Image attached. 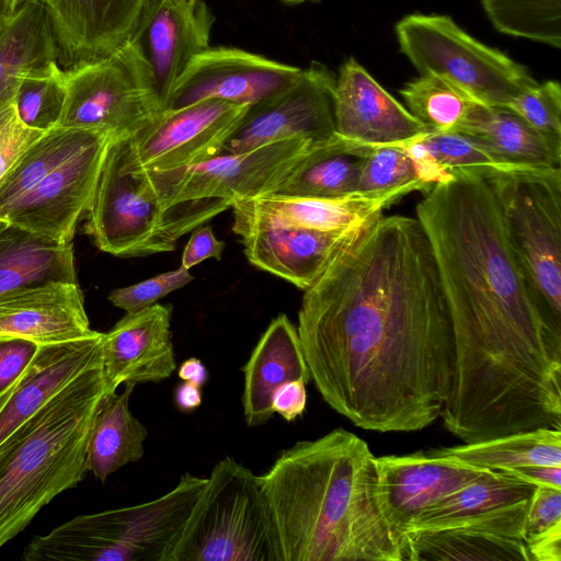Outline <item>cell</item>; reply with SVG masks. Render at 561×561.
<instances>
[{
	"label": "cell",
	"mask_w": 561,
	"mask_h": 561,
	"mask_svg": "<svg viewBox=\"0 0 561 561\" xmlns=\"http://www.w3.org/2000/svg\"><path fill=\"white\" fill-rule=\"evenodd\" d=\"M193 276L184 266L158 274L140 283L114 289L108 300L126 312H134L154 305L159 299L191 283Z\"/></svg>",
	"instance_id": "cell-41"
},
{
	"label": "cell",
	"mask_w": 561,
	"mask_h": 561,
	"mask_svg": "<svg viewBox=\"0 0 561 561\" xmlns=\"http://www.w3.org/2000/svg\"><path fill=\"white\" fill-rule=\"evenodd\" d=\"M38 347L26 339L0 335V394L22 375Z\"/></svg>",
	"instance_id": "cell-43"
},
{
	"label": "cell",
	"mask_w": 561,
	"mask_h": 561,
	"mask_svg": "<svg viewBox=\"0 0 561 561\" xmlns=\"http://www.w3.org/2000/svg\"><path fill=\"white\" fill-rule=\"evenodd\" d=\"M300 72L297 66L242 48L209 46L188 62L165 108L208 99L251 106L286 88Z\"/></svg>",
	"instance_id": "cell-15"
},
{
	"label": "cell",
	"mask_w": 561,
	"mask_h": 561,
	"mask_svg": "<svg viewBox=\"0 0 561 561\" xmlns=\"http://www.w3.org/2000/svg\"><path fill=\"white\" fill-rule=\"evenodd\" d=\"M437 263L455 342L442 411L465 443L561 430V331L531 298L484 178L456 175L416 206Z\"/></svg>",
	"instance_id": "cell-2"
},
{
	"label": "cell",
	"mask_w": 561,
	"mask_h": 561,
	"mask_svg": "<svg viewBox=\"0 0 561 561\" xmlns=\"http://www.w3.org/2000/svg\"><path fill=\"white\" fill-rule=\"evenodd\" d=\"M525 119L546 145L561 156V87L556 80L536 83L506 106Z\"/></svg>",
	"instance_id": "cell-40"
},
{
	"label": "cell",
	"mask_w": 561,
	"mask_h": 561,
	"mask_svg": "<svg viewBox=\"0 0 561 561\" xmlns=\"http://www.w3.org/2000/svg\"><path fill=\"white\" fill-rule=\"evenodd\" d=\"M104 333L39 345L22 375L0 394V444L91 365L103 358Z\"/></svg>",
	"instance_id": "cell-23"
},
{
	"label": "cell",
	"mask_w": 561,
	"mask_h": 561,
	"mask_svg": "<svg viewBox=\"0 0 561 561\" xmlns=\"http://www.w3.org/2000/svg\"><path fill=\"white\" fill-rule=\"evenodd\" d=\"M114 138L111 133L99 130L87 145L2 211L0 218L58 242H72L77 224L89 209Z\"/></svg>",
	"instance_id": "cell-14"
},
{
	"label": "cell",
	"mask_w": 561,
	"mask_h": 561,
	"mask_svg": "<svg viewBox=\"0 0 561 561\" xmlns=\"http://www.w3.org/2000/svg\"><path fill=\"white\" fill-rule=\"evenodd\" d=\"M58 126L131 136L161 111L148 65L133 42L98 60L62 69Z\"/></svg>",
	"instance_id": "cell-10"
},
{
	"label": "cell",
	"mask_w": 561,
	"mask_h": 561,
	"mask_svg": "<svg viewBox=\"0 0 561 561\" xmlns=\"http://www.w3.org/2000/svg\"><path fill=\"white\" fill-rule=\"evenodd\" d=\"M230 207L219 198L168 206L150 172L135 163L129 136L117 137L104 158L84 230L105 253L148 256L173 251L181 237Z\"/></svg>",
	"instance_id": "cell-5"
},
{
	"label": "cell",
	"mask_w": 561,
	"mask_h": 561,
	"mask_svg": "<svg viewBox=\"0 0 561 561\" xmlns=\"http://www.w3.org/2000/svg\"><path fill=\"white\" fill-rule=\"evenodd\" d=\"M243 415L248 426L267 423L274 414L272 399L282 385L311 380L297 327L282 313L274 318L242 367Z\"/></svg>",
	"instance_id": "cell-25"
},
{
	"label": "cell",
	"mask_w": 561,
	"mask_h": 561,
	"mask_svg": "<svg viewBox=\"0 0 561 561\" xmlns=\"http://www.w3.org/2000/svg\"><path fill=\"white\" fill-rule=\"evenodd\" d=\"M93 332L79 283H53L0 298V335L45 345Z\"/></svg>",
	"instance_id": "cell-24"
},
{
	"label": "cell",
	"mask_w": 561,
	"mask_h": 561,
	"mask_svg": "<svg viewBox=\"0 0 561 561\" xmlns=\"http://www.w3.org/2000/svg\"><path fill=\"white\" fill-rule=\"evenodd\" d=\"M174 402L182 412H191L197 409L202 403L201 387L188 381H182L174 390Z\"/></svg>",
	"instance_id": "cell-49"
},
{
	"label": "cell",
	"mask_w": 561,
	"mask_h": 561,
	"mask_svg": "<svg viewBox=\"0 0 561 561\" xmlns=\"http://www.w3.org/2000/svg\"><path fill=\"white\" fill-rule=\"evenodd\" d=\"M428 453L493 471L528 466L561 467V430L537 428Z\"/></svg>",
	"instance_id": "cell-32"
},
{
	"label": "cell",
	"mask_w": 561,
	"mask_h": 561,
	"mask_svg": "<svg viewBox=\"0 0 561 561\" xmlns=\"http://www.w3.org/2000/svg\"><path fill=\"white\" fill-rule=\"evenodd\" d=\"M169 561H283L260 477L229 456L218 461Z\"/></svg>",
	"instance_id": "cell-7"
},
{
	"label": "cell",
	"mask_w": 561,
	"mask_h": 561,
	"mask_svg": "<svg viewBox=\"0 0 561 561\" xmlns=\"http://www.w3.org/2000/svg\"><path fill=\"white\" fill-rule=\"evenodd\" d=\"M65 102L62 69L57 61L27 72L21 79L13 98L21 122L41 131L58 126Z\"/></svg>",
	"instance_id": "cell-38"
},
{
	"label": "cell",
	"mask_w": 561,
	"mask_h": 561,
	"mask_svg": "<svg viewBox=\"0 0 561 561\" xmlns=\"http://www.w3.org/2000/svg\"><path fill=\"white\" fill-rule=\"evenodd\" d=\"M307 382L302 379L291 380L282 385L272 399L274 413H278L287 422L300 416L307 404Z\"/></svg>",
	"instance_id": "cell-46"
},
{
	"label": "cell",
	"mask_w": 561,
	"mask_h": 561,
	"mask_svg": "<svg viewBox=\"0 0 561 561\" xmlns=\"http://www.w3.org/2000/svg\"><path fill=\"white\" fill-rule=\"evenodd\" d=\"M396 34L421 75L448 82L477 103L506 107L537 83L525 66L477 41L447 15H407Z\"/></svg>",
	"instance_id": "cell-9"
},
{
	"label": "cell",
	"mask_w": 561,
	"mask_h": 561,
	"mask_svg": "<svg viewBox=\"0 0 561 561\" xmlns=\"http://www.w3.org/2000/svg\"><path fill=\"white\" fill-rule=\"evenodd\" d=\"M297 331L322 399L355 426L414 432L440 416L454 332L417 218L373 219L305 290Z\"/></svg>",
	"instance_id": "cell-1"
},
{
	"label": "cell",
	"mask_w": 561,
	"mask_h": 561,
	"mask_svg": "<svg viewBox=\"0 0 561 561\" xmlns=\"http://www.w3.org/2000/svg\"><path fill=\"white\" fill-rule=\"evenodd\" d=\"M422 140L439 168L451 178L456 175L488 178L494 172L510 169L497 163L471 138L453 129L427 131L422 136Z\"/></svg>",
	"instance_id": "cell-39"
},
{
	"label": "cell",
	"mask_w": 561,
	"mask_h": 561,
	"mask_svg": "<svg viewBox=\"0 0 561 561\" xmlns=\"http://www.w3.org/2000/svg\"><path fill=\"white\" fill-rule=\"evenodd\" d=\"M371 148L337 134L316 142L271 194L329 201L355 196L363 161Z\"/></svg>",
	"instance_id": "cell-29"
},
{
	"label": "cell",
	"mask_w": 561,
	"mask_h": 561,
	"mask_svg": "<svg viewBox=\"0 0 561 561\" xmlns=\"http://www.w3.org/2000/svg\"><path fill=\"white\" fill-rule=\"evenodd\" d=\"M561 523V489L537 485L528 508L526 537Z\"/></svg>",
	"instance_id": "cell-44"
},
{
	"label": "cell",
	"mask_w": 561,
	"mask_h": 561,
	"mask_svg": "<svg viewBox=\"0 0 561 561\" xmlns=\"http://www.w3.org/2000/svg\"><path fill=\"white\" fill-rule=\"evenodd\" d=\"M1 25H2V24H0V26H1Z\"/></svg>",
	"instance_id": "cell-53"
},
{
	"label": "cell",
	"mask_w": 561,
	"mask_h": 561,
	"mask_svg": "<svg viewBox=\"0 0 561 561\" xmlns=\"http://www.w3.org/2000/svg\"><path fill=\"white\" fill-rule=\"evenodd\" d=\"M45 8L61 69L103 58L133 42L154 0H34Z\"/></svg>",
	"instance_id": "cell-16"
},
{
	"label": "cell",
	"mask_w": 561,
	"mask_h": 561,
	"mask_svg": "<svg viewBox=\"0 0 561 561\" xmlns=\"http://www.w3.org/2000/svg\"><path fill=\"white\" fill-rule=\"evenodd\" d=\"M482 7L499 32L561 46V0H482Z\"/></svg>",
	"instance_id": "cell-36"
},
{
	"label": "cell",
	"mask_w": 561,
	"mask_h": 561,
	"mask_svg": "<svg viewBox=\"0 0 561 561\" xmlns=\"http://www.w3.org/2000/svg\"><path fill=\"white\" fill-rule=\"evenodd\" d=\"M58 62L48 14L37 1L21 7L0 26V111L30 71Z\"/></svg>",
	"instance_id": "cell-30"
},
{
	"label": "cell",
	"mask_w": 561,
	"mask_h": 561,
	"mask_svg": "<svg viewBox=\"0 0 561 561\" xmlns=\"http://www.w3.org/2000/svg\"><path fill=\"white\" fill-rule=\"evenodd\" d=\"M249 107L208 99L162 110L129 136L134 161L152 171L207 161L220 154Z\"/></svg>",
	"instance_id": "cell-12"
},
{
	"label": "cell",
	"mask_w": 561,
	"mask_h": 561,
	"mask_svg": "<svg viewBox=\"0 0 561 561\" xmlns=\"http://www.w3.org/2000/svg\"><path fill=\"white\" fill-rule=\"evenodd\" d=\"M207 478L185 472L152 501L79 515L24 548L25 561H169Z\"/></svg>",
	"instance_id": "cell-6"
},
{
	"label": "cell",
	"mask_w": 561,
	"mask_h": 561,
	"mask_svg": "<svg viewBox=\"0 0 561 561\" xmlns=\"http://www.w3.org/2000/svg\"><path fill=\"white\" fill-rule=\"evenodd\" d=\"M170 305L126 314L103 337V371L110 392L122 383L160 382L176 368Z\"/></svg>",
	"instance_id": "cell-22"
},
{
	"label": "cell",
	"mask_w": 561,
	"mask_h": 561,
	"mask_svg": "<svg viewBox=\"0 0 561 561\" xmlns=\"http://www.w3.org/2000/svg\"><path fill=\"white\" fill-rule=\"evenodd\" d=\"M335 78L312 61L274 95L249 107L220 153H240L284 139L319 142L333 137Z\"/></svg>",
	"instance_id": "cell-13"
},
{
	"label": "cell",
	"mask_w": 561,
	"mask_h": 561,
	"mask_svg": "<svg viewBox=\"0 0 561 561\" xmlns=\"http://www.w3.org/2000/svg\"><path fill=\"white\" fill-rule=\"evenodd\" d=\"M400 94L409 112L430 131L453 129L477 103L454 85L431 75H421L409 81Z\"/></svg>",
	"instance_id": "cell-37"
},
{
	"label": "cell",
	"mask_w": 561,
	"mask_h": 561,
	"mask_svg": "<svg viewBox=\"0 0 561 561\" xmlns=\"http://www.w3.org/2000/svg\"><path fill=\"white\" fill-rule=\"evenodd\" d=\"M536 486L504 471L488 470L420 514L405 534L465 528L525 540L528 508Z\"/></svg>",
	"instance_id": "cell-17"
},
{
	"label": "cell",
	"mask_w": 561,
	"mask_h": 561,
	"mask_svg": "<svg viewBox=\"0 0 561 561\" xmlns=\"http://www.w3.org/2000/svg\"><path fill=\"white\" fill-rule=\"evenodd\" d=\"M333 117L337 135L371 147L404 144L430 131L353 57L335 78Z\"/></svg>",
	"instance_id": "cell-21"
},
{
	"label": "cell",
	"mask_w": 561,
	"mask_h": 561,
	"mask_svg": "<svg viewBox=\"0 0 561 561\" xmlns=\"http://www.w3.org/2000/svg\"><path fill=\"white\" fill-rule=\"evenodd\" d=\"M414 191L427 188L401 144L374 146L363 161L356 195L392 205Z\"/></svg>",
	"instance_id": "cell-35"
},
{
	"label": "cell",
	"mask_w": 561,
	"mask_h": 561,
	"mask_svg": "<svg viewBox=\"0 0 561 561\" xmlns=\"http://www.w3.org/2000/svg\"><path fill=\"white\" fill-rule=\"evenodd\" d=\"M504 472L536 485L561 489V467L528 466Z\"/></svg>",
	"instance_id": "cell-48"
},
{
	"label": "cell",
	"mask_w": 561,
	"mask_h": 561,
	"mask_svg": "<svg viewBox=\"0 0 561 561\" xmlns=\"http://www.w3.org/2000/svg\"><path fill=\"white\" fill-rule=\"evenodd\" d=\"M307 139H284L240 153H220L199 164L152 171L151 179L168 206L219 198L237 201L274 193L313 146Z\"/></svg>",
	"instance_id": "cell-11"
},
{
	"label": "cell",
	"mask_w": 561,
	"mask_h": 561,
	"mask_svg": "<svg viewBox=\"0 0 561 561\" xmlns=\"http://www.w3.org/2000/svg\"><path fill=\"white\" fill-rule=\"evenodd\" d=\"M224 249L225 243L215 237L213 228L199 225L192 230L191 238L183 251L181 265L190 270L209 257L220 260Z\"/></svg>",
	"instance_id": "cell-45"
},
{
	"label": "cell",
	"mask_w": 561,
	"mask_h": 561,
	"mask_svg": "<svg viewBox=\"0 0 561 561\" xmlns=\"http://www.w3.org/2000/svg\"><path fill=\"white\" fill-rule=\"evenodd\" d=\"M530 561L525 540L474 529L445 528L404 535V561Z\"/></svg>",
	"instance_id": "cell-33"
},
{
	"label": "cell",
	"mask_w": 561,
	"mask_h": 561,
	"mask_svg": "<svg viewBox=\"0 0 561 561\" xmlns=\"http://www.w3.org/2000/svg\"><path fill=\"white\" fill-rule=\"evenodd\" d=\"M376 462L382 512L403 542L420 514L488 471L428 451L376 457Z\"/></svg>",
	"instance_id": "cell-19"
},
{
	"label": "cell",
	"mask_w": 561,
	"mask_h": 561,
	"mask_svg": "<svg viewBox=\"0 0 561 561\" xmlns=\"http://www.w3.org/2000/svg\"><path fill=\"white\" fill-rule=\"evenodd\" d=\"M135 386L125 383L123 392L107 393L95 415L87 445V466L102 483L145 454L147 428L129 409Z\"/></svg>",
	"instance_id": "cell-31"
},
{
	"label": "cell",
	"mask_w": 561,
	"mask_h": 561,
	"mask_svg": "<svg viewBox=\"0 0 561 561\" xmlns=\"http://www.w3.org/2000/svg\"><path fill=\"white\" fill-rule=\"evenodd\" d=\"M391 204L358 195L329 201L265 194L232 204L233 221L268 222L331 231L359 226L381 215Z\"/></svg>",
	"instance_id": "cell-26"
},
{
	"label": "cell",
	"mask_w": 561,
	"mask_h": 561,
	"mask_svg": "<svg viewBox=\"0 0 561 561\" xmlns=\"http://www.w3.org/2000/svg\"><path fill=\"white\" fill-rule=\"evenodd\" d=\"M98 131L57 126L44 133L0 184V214L87 145Z\"/></svg>",
	"instance_id": "cell-34"
},
{
	"label": "cell",
	"mask_w": 561,
	"mask_h": 561,
	"mask_svg": "<svg viewBox=\"0 0 561 561\" xmlns=\"http://www.w3.org/2000/svg\"><path fill=\"white\" fill-rule=\"evenodd\" d=\"M44 133L21 122L13 100L0 111V184Z\"/></svg>",
	"instance_id": "cell-42"
},
{
	"label": "cell",
	"mask_w": 561,
	"mask_h": 561,
	"mask_svg": "<svg viewBox=\"0 0 561 561\" xmlns=\"http://www.w3.org/2000/svg\"><path fill=\"white\" fill-rule=\"evenodd\" d=\"M107 393L102 358L0 444V548L85 478L89 435Z\"/></svg>",
	"instance_id": "cell-4"
},
{
	"label": "cell",
	"mask_w": 561,
	"mask_h": 561,
	"mask_svg": "<svg viewBox=\"0 0 561 561\" xmlns=\"http://www.w3.org/2000/svg\"><path fill=\"white\" fill-rule=\"evenodd\" d=\"M215 16L205 0H154L133 43L144 56L161 111L188 65L209 47Z\"/></svg>",
	"instance_id": "cell-20"
},
{
	"label": "cell",
	"mask_w": 561,
	"mask_h": 561,
	"mask_svg": "<svg viewBox=\"0 0 561 561\" xmlns=\"http://www.w3.org/2000/svg\"><path fill=\"white\" fill-rule=\"evenodd\" d=\"M283 561H404L386 518L376 456L342 427L283 450L259 476Z\"/></svg>",
	"instance_id": "cell-3"
},
{
	"label": "cell",
	"mask_w": 561,
	"mask_h": 561,
	"mask_svg": "<svg viewBox=\"0 0 561 561\" xmlns=\"http://www.w3.org/2000/svg\"><path fill=\"white\" fill-rule=\"evenodd\" d=\"M280 1L285 4L295 5V4H300V3H305L308 1H316V0H280Z\"/></svg>",
	"instance_id": "cell-52"
},
{
	"label": "cell",
	"mask_w": 561,
	"mask_h": 561,
	"mask_svg": "<svg viewBox=\"0 0 561 561\" xmlns=\"http://www.w3.org/2000/svg\"><path fill=\"white\" fill-rule=\"evenodd\" d=\"M178 376L183 381L192 382L202 388L208 379V371L201 359L191 357L180 365Z\"/></svg>",
	"instance_id": "cell-50"
},
{
	"label": "cell",
	"mask_w": 561,
	"mask_h": 561,
	"mask_svg": "<svg viewBox=\"0 0 561 561\" xmlns=\"http://www.w3.org/2000/svg\"><path fill=\"white\" fill-rule=\"evenodd\" d=\"M371 220L331 231L233 221L232 230L240 237L244 254L252 265L307 290L336 254L354 241Z\"/></svg>",
	"instance_id": "cell-18"
},
{
	"label": "cell",
	"mask_w": 561,
	"mask_h": 561,
	"mask_svg": "<svg viewBox=\"0 0 561 561\" xmlns=\"http://www.w3.org/2000/svg\"><path fill=\"white\" fill-rule=\"evenodd\" d=\"M34 0H0V24H3L24 4Z\"/></svg>",
	"instance_id": "cell-51"
},
{
	"label": "cell",
	"mask_w": 561,
	"mask_h": 561,
	"mask_svg": "<svg viewBox=\"0 0 561 561\" xmlns=\"http://www.w3.org/2000/svg\"><path fill=\"white\" fill-rule=\"evenodd\" d=\"M53 283H78L72 242L0 218V298Z\"/></svg>",
	"instance_id": "cell-27"
},
{
	"label": "cell",
	"mask_w": 561,
	"mask_h": 561,
	"mask_svg": "<svg viewBox=\"0 0 561 561\" xmlns=\"http://www.w3.org/2000/svg\"><path fill=\"white\" fill-rule=\"evenodd\" d=\"M525 543L530 561H561V523L528 535Z\"/></svg>",
	"instance_id": "cell-47"
},
{
	"label": "cell",
	"mask_w": 561,
	"mask_h": 561,
	"mask_svg": "<svg viewBox=\"0 0 561 561\" xmlns=\"http://www.w3.org/2000/svg\"><path fill=\"white\" fill-rule=\"evenodd\" d=\"M484 179L531 298L561 331V168H510Z\"/></svg>",
	"instance_id": "cell-8"
},
{
	"label": "cell",
	"mask_w": 561,
	"mask_h": 561,
	"mask_svg": "<svg viewBox=\"0 0 561 561\" xmlns=\"http://www.w3.org/2000/svg\"><path fill=\"white\" fill-rule=\"evenodd\" d=\"M453 130L471 138L504 167H560L561 156L553 152L537 131L508 107L474 103Z\"/></svg>",
	"instance_id": "cell-28"
}]
</instances>
